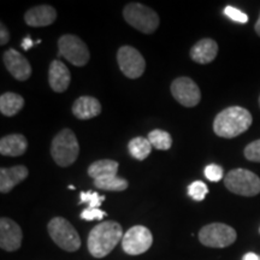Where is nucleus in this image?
Listing matches in <instances>:
<instances>
[{"label":"nucleus","mask_w":260,"mask_h":260,"mask_svg":"<svg viewBox=\"0 0 260 260\" xmlns=\"http://www.w3.org/2000/svg\"><path fill=\"white\" fill-rule=\"evenodd\" d=\"M123 236L121 224L113 220H105L90 230L87 242L88 251L94 258H105L123 240Z\"/></svg>","instance_id":"nucleus-1"},{"label":"nucleus","mask_w":260,"mask_h":260,"mask_svg":"<svg viewBox=\"0 0 260 260\" xmlns=\"http://www.w3.org/2000/svg\"><path fill=\"white\" fill-rule=\"evenodd\" d=\"M252 122V115L248 110L240 106H230L216 116L213 132L219 138L234 139L247 132Z\"/></svg>","instance_id":"nucleus-2"},{"label":"nucleus","mask_w":260,"mask_h":260,"mask_svg":"<svg viewBox=\"0 0 260 260\" xmlns=\"http://www.w3.org/2000/svg\"><path fill=\"white\" fill-rule=\"evenodd\" d=\"M80 154V145L76 135L71 129L60 130L52 140L51 155L57 165L67 168L76 161Z\"/></svg>","instance_id":"nucleus-3"},{"label":"nucleus","mask_w":260,"mask_h":260,"mask_svg":"<svg viewBox=\"0 0 260 260\" xmlns=\"http://www.w3.org/2000/svg\"><path fill=\"white\" fill-rule=\"evenodd\" d=\"M123 17L133 28L144 34H152L160 23L159 15L154 10L140 3H130L123 9Z\"/></svg>","instance_id":"nucleus-4"},{"label":"nucleus","mask_w":260,"mask_h":260,"mask_svg":"<svg viewBox=\"0 0 260 260\" xmlns=\"http://www.w3.org/2000/svg\"><path fill=\"white\" fill-rule=\"evenodd\" d=\"M47 230L54 243L64 251L76 252L80 249V235L69 220L63 217H54L48 223Z\"/></svg>","instance_id":"nucleus-5"},{"label":"nucleus","mask_w":260,"mask_h":260,"mask_svg":"<svg viewBox=\"0 0 260 260\" xmlns=\"http://www.w3.org/2000/svg\"><path fill=\"white\" fill-rule=\"evenodd\" d=\"M228 190L241 197H255L260 193V178L246 169H234L224 177Z\"/></svg>","instance_id":"nucleus-6"},{"label":"nucleus","mask_w":260,"mask_h":260,"mask_svg":"<svg viewBox=\"0 0 260 260\" xmlns=\"http://www.w3.org/2000/svg\"><path fill=\"white\" fill-rule=\"evenodd\" d=\"M235 229L223 223H211L201 228L199 240L204 246L211 248H225L236 241Z\"/></svg>","instance_id":"nucleus-7"},{"label":"nucleus","mask_w":260,"mask_h":260,"mask_svg":"<svg viewBox=\"0 0 260 260\" xmlns=\"http://www.w3.org/2000/svg\"><path fill=\"white\" fill-rule=\"evenodd\" d=\"M58 56L64 57L69 63L75 67H84L89 61L90 54L87 45L79 37L73 34H67L58 40Z\"/></svg>","instance_id":"nucleus-8"},{"label":"nucleus","mask_w":260,"mask_h":260,"mask_svg":"<svg viewBox=\"0 0 260 260\" xmlns=\"http://www.w3.org/2000/svg\"><path fill=\"white\" fill-rule=\"evenodd\" d=\"M153 243V236L148 228L135 225L130 228L122 240V248L129 255H140L147 252Z\"/></svg>","instance_id":"nucleus-9"},{"label":"nucleus","mask_w":260,"mask_h":260,"mask_svg":"<svg viewBox=\"0 0 260 260\" xmlns=\"http://www.w3.org/2000/svg\"><path fill=\"white\" fill-rule=\"evenodd\" d=\"M117 63L128 79H139L145 73L146 61L142 54L132 46H122L117 52Z\"/></svg>","instance_id":"nucleus-10"},{"label":"nucleus","mask_w":260,"mask_h":260,"mask_svg":"<svg viewBox=\"0 0 260 260\" xmlns=\"http://www.w3.org/2000/svg\"><path fill=\"white\" fill-rule=\"evenodd\" d=\"M171 94L175 100L186 107H194L200 103L201 92L189 77H178L171 83Z\"/></svg>","instance_id":"nucleus-11"},{"label":"nucleus","mask_w":260,"mask_h":260,"mask_svg":"<svg viewBox=\"0 0 260 260\" xmlns=\"http://www.w3.org/2000/svg\"><path fill=\"white\" fill-rule=\"evenodd\" d=\"M23 239L21 226L15 220L3 217L0 219V247L6 252L19 249Z\"/></svg>","instance_id":"nucleus-12"},{"label":"nucleus","mask_w":260,"mask_h":260,"mask_svg":"<svg viewBox=\"0 0 260 260\" xmlns=\"http://www.w3.org/2000/svg\"><path fill=\"white\" fill-rule=\"evenodd\" d=\"M3 60L9 73L18 81H27L31 75V65L27 58L22 56L15 48H9L5 51Z\"/></svg>","instance_id":"nucleus-13"},{"label":"nucleus","mask_w":260,"mask_h":260,"mask_svg":"<svg viewBox=\"0 0 260 260\" xmlns=\"http://www.w3.org/2000/svg\"><path fill=\"white\" fill-rule=\"evenodd\" d=\"M71 82V74L68 67L60 60H53L48 70V83L53 92L63 93L69 88Z\"/></svg>","instance_id":"nucleus-14"},{"label":"nucleus","mask_w":260,"mask_h":260,"mask_svg":"<svg viewBox=\"0 0 260 260\" xmlns=\"http://www.w3.org/2000/svg\"><path fill=\"white\" fill-rule=\"evenodd\" d=\"M57 18L56 9L51 5H38L29 9L24 15L25 23L30 27H47L53 23Z\"/></svg>","instance_id":"nucleus-15"},{"label":"nucleus","mask_w":260,"mask_h":260,"mask_svg":"<svg viewBox=\"0 0 260 260\" xmlns=\"http://www.w3.org/2000/svg\"><path fill=\"white\" fill-rule=\"evenodd\" d=\"M28 169L24 165H16L12 168L0 169V191L10 193L17 184L28 177Z\"/></svg>","instance_id":"nucleus-16"},{"label":"nucleus","mask_w":260,"mask_h":260,"mask_svg":"<svg viewBox=\"0 0 260 260\" xmlns=\"http://www.w3.org/2000/svg\"><path fill=\"white\" fill-rule=\"evenodd\" d=\"M73 113L80 121H87V119L94 118L102 113V104L94 96H80L75 100Z\"/></svg>","instance_id":"nucleus-17"},{"label":"nucleus","mask_w":260,"mask_h":260,"mask_svg":"<svg viewBox=\"0 0 260 260\" xmlns=\"http://www.w3.org/2000/svg\"><path fill=\"white\" fill-rule=\"evenodd\" d=\"M218 54V44L212 39H203L190 48L189 56L195 63L209 64L216 59Z\"/></svg>","instance_id":"nucleus-18"},{"label":"nucleus","mask_w":260,"mask_h":260,"mask_svg":"<svg viewBox=\"0 0 260 260\" xmlns=\"http://www.w3.org/2000/svg\"><path fill=\"white\" fill-rule=\"evenodd\" d=\"M28 142L24 135L10 134L0 140V153L8 157H19L27 152Z\"/></svg>","instance_id":"nucleus-19"},{"label":"nucleus","mask_w":260,"mask_h":260,"mask_svg":"<svg viewBox=\"0 0 260 260\" xmlns=\"http://www.w3.org/2000/svg\"><path fill=\"white\" fill-rule=\"evenodd\" d=\"M118 169V161L111 160V159H102V160H96L89 165L88 175L95 181L100 178L117 176Z\"/></svg>","instance_id":"nucleus-20"},{"label":"nucleus","mask_w":260,"mask_h":260,"mask_svg":"<svg viewBox=\"0 0 260 260\" xmlns=\"http://www.w3.org/2000/svg\"><path fill=\"white\" fill-rule=\"evenodd\" d=\"M24 106L23 96L16 93H4L0 96V112L6 117H12L21 111Z\"/></svg>","instance_id":"nucleus-21"},{"label":"nucleus","mask_w":260,"mask_h":260,"mask_svg":"<svg viewBox=\"0 0 260 260\" xmlns=\"http://www.w3.org/2000/svg\"><path fill=\"white\" fill-rule=\"evenodd\" d=\"M152 148L153 147H152L149 140L141 138V136L130 140L128 145L130 155H132L133 158L138 159V160H141V161L145 160V159L151 154Z\"/></svg>","instance_id":"nucleus-22"},{"label":"nucleus","mask_w":260,"mask_h":260,"mask_svg":"<svg viewBox=\"0 0 260 260\" xmlns=\"http://www.w3.org/2000/svg\"><path fill=\"white\" fill-rule=\"evenodd\" d=\"M94 186L99 189L107 191H124L128 188L129 183L125 178L119 176H111L94 181Z\"/></svg>","instance_id":"nucleus-23"},{"label":"nucleus","mask_w":260,"mask_h":260,"mask_svg":"<svg viewBox=\"0 0 260 260\" xmlns=\"http://www.w3.org/2000/svg\"><path fill=\"white\" fill-rule=\"evenodd\" d=\"M148 140L151 142L152 147L159 151H168L172 146V138L168 132L160 129L152 130L148 134Z\"/></svg>","instance_id":"nucleus-24"},{"label":"nucleus","mask_w":260,"mask_h":260,"mask_svg":"<svg viewBox=\"0 0 260 260\" xmlns=\"http://www.w3.org/2000/svg\"><path fill=\"white\" fill-rule=\"evenodd\" d=\"M188 194L195 201H203L205 197L209 194V188L203 181H195L188 187Z\"/></svg>","instance_id":"nucleus-25"},{"label":"nucleus","mask_w":260,"mask_h":260,"mask_svg":"<svg viewBox=\"0 0 260 260\" xmlns=\"http://www.w3.org/2000/svg\"><path fill=\"white\" fill-rule=\"evenodd\" d=\"M105 201V197H100L96 191H82L80 194V204H88V209H98Z\"/></svg>","instance_id":"nucleus-26"},{"label":"nucleus","mask_w":260,"mask_h":260,"mask_svg":"<svg viewBox=\"0 0 260 260\" xmlns=\"http://www.w3.org/2000/svg\"><path fill=\"white\" fill-rule=\"evenodd\" d=\"M243 153H245L246 159H248L249 161L260 162V139L247 145Z\"/></svg>","instance_id":"nucleus-27"},{"label":"nucleus","mask_w":260,"mask_h":260,"mask_svg":"<svg viewBox=\"0 0 260 260\" xmlns=\"http://www.w3.org/2000/svg\"><path fill=\"white\" fill-rule=\"evenodd\" d=\"M224 14H225L226 17H229L234 22H237V23L245 24L248 22V16L245 12H242L241 10L234 8V6H226L224 9Z\"/></svg>","instance_id":"nucleus-28"},{"label":"nucleus","mask_w":260,"mask_h":260,"mask_svg":"<svg viewBox=\"0 0 260 260\" xmlns=\"http://www.w3.org/2000/svg\"><path fill=\"white\" fill-rule=\"evenodd\" d=\"M223 169L217 164H210L205 168V176L211 182H219L223 180Z\"/></svg>","instance_id":"nucleus-29"},{"label":"nucleus","mask_w":260,"mask_h":260,"mask_svg":"<svg viewBox=\"0 0 260 260\" xmlns=\"http://www.w3.org/2000/svg\"><path fill=\"white\" fill-rule=\"evenodd\" d=\"M106 216L107 213L105 211H102L99 209H88V207L86 210H83L82 213H81V218L88 220V222H90V220H102Z\"/></svg>","instance_id":"nucleus-30"},{"label":"nucleus","mask_w":260,"mask_h":260,"mask_svg":"<svg viewBox=\"0 0 260 260\" xmlns=\"http://www.w3.org/2000/svg\"><path fill=\"white\" fill-rule=\"evenodd\" d=\"M10 40V34L8 28L5 27V24L0 25V45H5L8 44Z\"/></svg>","instance_id":"nucleus-31"},{"label":"nucleus","mask_w":260,"mask_h":260,"mask_svg":"<svg viewBox=\"0 0 260 260\" xmlns=\"http://www.w3.org/2000/svg\"><path fill=\"white\" fill-rule=\"evenodd\" d=\"M40 42H41V40H38V41L34 44V41L31 40L30 37H27V38L23 39V41H22V48H23L24 51H28V50H30V48H31L32 46H34V45L40 44Z\"/></svg>","instance_id":"nucleus-32"},{"label":"nucleus","mask_w":260,"mask_h":260,"mask_svg":"<svg viewBox=\"0 0 260 260\" xmlns=\"http://www.w3.org/2000/svg\"><path fill=\"white\" fill-rule=\"evenodd\" d=\"M243 260H260V256L256 255L255 253H247L243 256Z\"/></svg>","instance_id":"nucleus-33"},{"label":"nucleus","mask_w":260,"mask_h":260,"mask_svg":"<svg viewBox=\"0 0 260 260\" xmlns=\"http://www.w3.org/2000/svg\"><path fill=\"white\" fill-rule=\"evenodd\" d=\"M254 30H255L256 34H258L259 37H260V16H259L258 21L255 22V25H254Z\"/></svg>","instance_id":"nucleus-34"},{"label":"nucleus","mask_w":260,"mask_h":260,"mask_svg":"<svg viewBox=\"0 0 260 260\" xmlns=\"http://www.w3.org/2000/svg\"><path fill=\"white\" fill-rule=\"evenodd\" d=\"M69 189H71V190H74V189H75V187H74V186H69Z\"/></svg>","instance_id":"nucleus-35"},{"label":"nucleus","mask_w":260,"mask_h":260,"mask_svg":"<svg viewBox=\"0 0 260 260\" xmlns=\"http://www.w3.org/2000/svg\"><path fill=\"white\" fill-rule=\"evenodd\" d=\"M259 106H260V96H259Z\"/></svg>","instance_id":"nucleus-36"},{"label":"nucleus","mask_w":260,"mask_h":260,"mask_svg":"<svg viewBox=\"0 0 260 260\" xmlns=\"http://www.w3.org/2000/svg\"><path fill=\"white\" fill-rule=\"evenodd\" d=\"M259 232H260V230H259Z\"/></svg>","instance_id":"nucleus-37"}]
</instances>
